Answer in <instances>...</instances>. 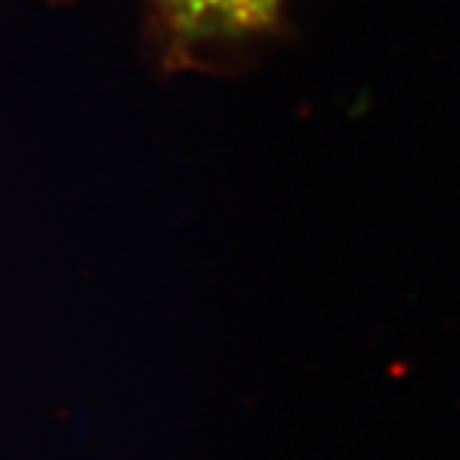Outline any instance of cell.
Listing matches in <instances>:
<instances>
[{"label": "cell", "mask_w": 460, "mask_h": 460, "mask_svg": "<svg viewBox=\"0 0 460 460\" xmlns=\"http://www.w3.org/2000/svg\"><path fill=\"white\" fill-rule=\"evenodd\" d=\"M283 0H158L170 34L181 45L242 40L278 22Z\"/></svg>", "instance_id": "obj_1"}]
</instances>
